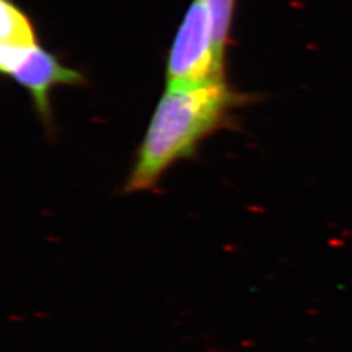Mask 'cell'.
Instances as JSON below:
<instances>
[{
	"instance_id": "1",
	"label": "cell",
	"mask_w": 352,
	"mask_h": 352,
	"mask_svg": "<svg viewBox=\"0 0 352 352\" xmlns=\"http://www.w3.org/2000/svg\"><path fill=\"white\" fill-rule=\"evenodd\" d=\"M250 102L225 78L166 85L126 176V193L155 188L174 164L197 154L204 140L232 124V113Z\"/></svg>"
},
{
	"instance_id": "2",
	"label": "cell",
	"mask_w": 352,
	"mask_h": 352,
	"mask_svg": "<svg viewBox=\"0 0 352 352\" xmlns=\"http://www.w3.org/2000/svg\"><path fill=\"white\" fill-rule=\"evenodd\" d=\"M215 78H225V64L215 49L213 17L202 0H193L167 56L166 85H193Z\"/></svg>"
},
{
	"instance_id": "3",
	"label": "cell",
	"mask_w": 352,
	"mask_h": 352,
	"mask_svg": "<svg viewBox=\"0 0 352 352\" xmlns=\"http://www.w3.org/2000/svg\"><path fill=\"white\" fill-rule=\"evenodd\" d=\"M0 71L30 94L33 107L47 129L54 124L50 100L52 90L85 82L80 71L62 64L39 41L23 45H0Z\"/></svg>"
},
{
	"instance_id": "4",
	"label": "cell",
	"mask_w": 352,
	"mask_h": 352,
	"mask_svg": "<svg viewBox=\"0 0 352 352\" xmlns=\"http://www.w3.org/2000/svg\"><path fill=\"white\" fill-rule=\"evenodd\" d=\"M38 41L32 20L13 0H0V45Z\"/></svg>"
},
{
	"instance_id": "5",
	"label": "cell",
	"mask_w": 352,
	"mask_h": 352,
	"mask_svg": "<svg viewBox=\"0 0 352 352\" xmlns=\"http://www.w3.org/2000/svg\"><path fill=\"white\" fill-rule=\"evenodd\" d=\"M213 17L214 39L218 58L226 63L227 45L231 33L235 0H202Z\"/></svg>"
}]
</instances>
